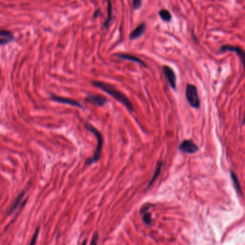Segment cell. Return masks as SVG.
Listing matches in <instances>:
<instances>
[{"mask_svg": "<svg viewBox=\"0 0 245 245\" xmlns=\"http://www.w3.org/2000/svg\"><path fill=\"white\" fill-rule=\"evenodd\" d=\"M91 83L93 86L100 88L101 90H102L103 91L107 93V94L110 95L111 97H113V98L116 99L117 101L122 103V104H123L124 106L130 111V112L134 111V107H133L132 103L130 101V99L127 98V96H126V95L124 94L122 91H120L117 89L115 86L111 85V84L98 81H91Z\"/></svg>", "mask_w": 245, "mask_h": 245, "instance_id": "cell-1", "label": "cell"}, {"mask_svg": "<svg viewBox=\"0 0 245 245\" xmlns=\"http://www.w3.org/2000/svg\"><path fill=\"white\" fill-rule=\"evenodd\" d=\"M85 126L88 131H90L91 132L93 133V134L96 136V139H97V142H98L96 149L94 152V155H93V157L91 158H88V159L86 160L85 162L86 165H92V164L95 163V162H98L99 159H100L101 155V151H102L103 144V136H102V134H101V133L99 132L97 129L95 128L94 126H93L91 124H90L88 123H86Z\"/></svg>", "mask_w": 245, "mask_h": 245, "instance_id": "cell-2", "label": "cell"}, {"mask_svg": "<svg viewBox=\"0 0 245 245\" xmlns=\"http://www.w3.org/2000/svg\"><path fill=\"white\" fill-rule=\"evenodd\" d=\"M185 97L187 101L192 107L198 109L200 106V101L197 88L193 84H188L185 89Z\"/></svg>", "mask_w": 245, "mask_h": 245, "instance_id": "cell-3", "label": "cell"}, {"mask_svg": "<svg viewBox=\"0 0 245 245\" xmlns=\"http://www.w3.org/2000/svg\"><path fill=\"white\" fill-rule=\"evenodd\" d=\"M220 52H234L237 55L240 59L241 63H242L243 68L245 71V51L241 47L231 45H224L219 49Z\"/></svg>", "mask_w": 245, "mask_h": 245, "instance_id": "cell-4", "label": "cell"}, {"mask_svg": "<svg viewBox=\"0 0 245 245\" xmlns=\"http://www.w3.org/2000/svg\"><path fill=\"white\" fill-rule=\"evenodd\" d=\"M162 70H163V73L165 79L168 81L169 85L170 86V87L173 89H176V75L174 71L173 68H171L168 65H164L162 67Z\"/></svg>", "mask_w": 245, "mask_h": 245, "instance_id": "cell-5", "label": "cell"}, {"mask_svg": "<svg viewBox=\"0 0 245 245\" xmlns=\"http://www.w3.org/2000/svg\"><path fill=\"white\" fill-rule=\"evenodd\" d=\"M179 150L182 153L192 154L198 150V147L192 140L187 139L184 140L179 146Z\"/></svg>", "mask_w": 245, "mask_h": 245, "instance_id": "cell-6", "label": "cell"}, {"mask_svg": "<svg viewBox=\"0 0 245 245\" xmlns=\"http://www.w3.org/2000/svg\"><path fill=\"white\" fill-rule=\"evenodd\" d=\"M50 99L58 103H65V104L71 105V106L79 107V108H83V106H82L81 103H79L78 101L74 100V99H72L65 98V97H62V96H56V95L54 94H51L50 95Z\"/></svg>", "mask_w": 245, "mask_h": 245, "instance_id": "cell-7", "label": "cell"}, {"mask_svg": "<svg viewBox=\"0 0 245 245\" xmlns=\"http://www.w3.org/2000/svg\"><path fill=\"white\" fill-rule=\"evenodd\" d=\"M86 101L89 103H91L93 104L96 105L98 107H103L107 102V99L104 97L99 96V95H94V94H88L86 96Z\"/></svg>", "mask_w": 245, "mask_h": 245, "instance_id": "cell-8", "label": "cell"}, {"mask_svg": "<svg viewBox=\"0 0 245 245\" xmlns=\"http://www.w3.org/2000/svg\"><path fill=\"white\" fill-rule=\"evenodd\" d=\"M115 56L117 57V58L119 59L130 60V61H132V62H134V63H138V64L142 65L145 67H147L146 63H145L144 61H143L142 60H141L140 58H139L138 57L133 56V55H130V54H127V53H117V54H115Z\"/></svg>", "mask_w": 245, "mask_h": 245, "instance_id": "cell-9", "label": "cell"}, {"mask_svg": "<svg viewBox=\"0 0 245 245\" xmlns=\"http://www.w3.org/2000/svg\"><path fill=\"white\" fill-rule=\"evenodd\" d=\"M145 29H146V24L145 22L141 23L134 30L131 32L130 34V39L131 41H134L142 37V35L145 33Z\"/></svg>", "mask_w": 245, "mask_h": 245, "instance_id": "cell-10", "label": "cell"}, {"mask_svg": "<svg viewBox=\"0 0 245 245\" xmlns=\"http://www.w3.org/2000/svg\"><path fill=\"white\" fill-rule=\"evenodd\" d=\"M25 195V191H22L20 194H19V195L18 196V197L16 198V199L14 200L13 204L11 205V206H10L9 209L7 210V215L12 214V213H14V212H15V211L17 210V208L20 206V204L22 203Z\"/></svg>", "mask_w": 245, "mask_h": 245, "instance_id": "cell-11", "label": "cell"}, {"mask_svg": "<svg viewBox=\"0 0 245 245\" xmlns=\"http://www.w3.org/2000/svg\"><path fill=\"white\" fill-rule=\"evenodd\" d=\"M13 41L14 36L10 32L2 29L0 32V44H1V45H6V44L11 43Z\"/></svg>", "mask_w": 245, "mask_h": 245, "instance_id": "cell-12", "label": "cell"}, {"mask_svg": "<svg viewBox=\"0 0 245 245\" xmlns=\"http://www.w3.org/2000/svg\"><path fill=\"white\" fill-rule=\"evenodd\" d=\"M107 19L105 20L104 22H103V27L104 29H107L110 25V23L113 19V14H112V3H111V0H107Z\"/></svg>", "mask_w": 245, "mask_h": 245, "instance_id": "cell-13", "label": "cell"}, {"mask_svg": "<svg viewBox=\"0 0 245 245\" xmlns=\"http://www.w3.org/2000/svg\"><path fill=\"white\" fill-rule=\"evenodd\" d=\"M149 208L148 205H144L140 209V214L142 215V221L145 224L151 225L152 224V216L150 213L147 212V209Z\"/></svg>", "mask_w": 245, "mask_h": 245, "instance_id": "cell-14", "label": "cell"}, {"mask_svg": "<svg viewBox=\"0 0 245 245\" xmlns=\"http://www.w3.org/2000/svg\"><path fill=\"white\" fill-rule=\"evenodd\" d=\"M162 165H163V162L159 161L158 162V165H157V167H156L155 173H154V174H153V177H152L151 180L150 181V182L148 183V185H147V189H146L147 190L150 189V187L151 185L153 184L156 179L158 178V177L159 176L160 173V172H161V169L162 168Z\"/></svg>", "mask_w": 245, "mask_h": 245, "instance_id": "cell-15", "label": "cell"}, {"mask_svg": "<svg viewBox=\"0 0 245 245\" xmlns=\"http://www.w3.org/2000/svg\"><path fill=\"white\" fill-rule=\"evenodd\" d=\"M158 14H159L160 18L163 21H165V22H170L171 19H172V14H171L170 11L168 10H160L159 12H158Z\"/></svg>", "mask_w": 245, "mask_h": 245, "instance_id": "cell-16", "label": "cell"}, {"mask_svg": "<svg viewBox=\"0 0 245 245\" xmlns=\"http://www.w3.org/2000/svg\"><path fill=\"white\" fill-rule=\"evenodd\" d=\"M231 177L232 181H233L234 187H235L236 190L237 191L238 193H239L240 194H242V188H241L239 181V179H238L237 177H236V176L235 175V173H233V172H231Z\"/></svg>", "mask_w": 245, "mask_h": 245, "instance_id": "cell-17", "label": "cell"}, {"mask_svg": "<svg viewBox=\"0 0 245 245\" xmlns=\"http://www.w3.org/2000/svg\"><path fill=\"white\" fill-rule=\"evenodd\" d=\"M133 8L134 10H139L142 5V0H132Z\"/></svg>", "mask_w": 245, "mask_h": 245, "instance_id": "cell-18", "label": "cell"}, {"mask_svg": "<svg viewBox=\"0 0 245 245\" xmlns=\"http://www.w3.org/2000/svg\"><path fill=\"white\" fill-rule=\"evenodd\" d=\"M39 230H40V228L37 227L36 230H35V234H34V235L33 236V238H32V240L30 243H29V244L32 245V244H35V242H36V239L37 238V236H38V232H39Z\"/></svg>", "mask_w": 245, "mask_h": 245, "instance_id": "cell-19", "label": "cell"}, {"mask_svg": "<svg viewBox=\"0 0 245 245\" xmlns=\"http://www.w3.org/2000/svg\"><path fill=\"white\" fill-rule=\"evenodd\" d=\"M98 239H99V234H95L94 236H93V239L91 242V244H96L97 242H98Z\"/></svg>", "mask_w": 245, "mask_h": 245, "instance_id": "cell-20", "label": "cell"}, {"mask_svg": "<svg viewBox=\"0 0 245 245\" xmlns=\"http://www.w3.org/2000/svg\"><path fill=\"white\" fill-rule=\"evenodd\" d=\"M99 12H100V10H96V12H94V16H93V17H94V18H96V17H97V16H98V15H99Z\"/></svg>", "mask_w": 245, "mask_h": 245, "instance_id": "cell-21", "label": "cell"}, {"mask_svg": "<svg viewBox=\"0 0 245 245\" xmlns=\"http://www.w3.org/2000/svg\"><path fill=\"white\" fill-rule=\"evenodd\" d=\"M245 122V117H244V123Z\"/></svg>", "mask_w": 245, "mask_h": 245, "instance_id": "cell-22", "label": "cell"}]
</instances>
